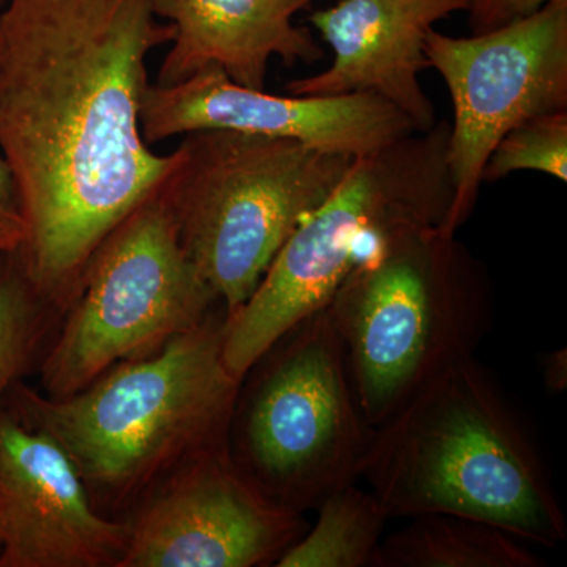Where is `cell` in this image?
<instances>
[{
    "mask_svg": "<svg viewBox=\"0 0 567 567\" xmlns=\"http://www.w3.org/2000/svg\"><path fill=\"white\" fill-rule=\"evenodd\" d=\"M35 298L21 271L0 275V409L32 353Z\"/></svg>",
    "mask_w": 567,
    "mask_h": 567,
    "instance_id": "obj_18",
    "label": "cell"
},
{
    "mask_svg": "<svg viewBox=\"0 0 567 567\" xmlns=\"http://www.w3.org/2000/svg\"><path fill=\"white\" fill-rule=\"evenodd\" d=\"M173 153L159 189L186 256L226 316L251 297L287 238L354 159L235 130L183 134Z\"/></svg>",
    "mask_w": 567,
    "mask_h": 567,
    "instance_id": "obj_6",
    "label": "cell"
},
{
    "mask_svg": "<svg viewBox=\"0 0 567 567\" xmlns=\"http://www.w3.org/2000/svg\"><path fill=\"white\" fill-rule=\"evenodd\" d=\"M14 252V246L10 244V241L3 240V238H0V256L2 254H10Z\"/></svg>",
    "mask_w": 567,
    "mask_h": 567,
    "instance_id": "obj_22",
    "label": "cell"
},
{
    "mask_svg": "<svg viewBox=\"0 0 567 567\" xmlns=\"http://www.w3.org/2000/svg\"><path fill=\"white\" fill-rule=\"evenodd\" d=\"M470 0H339L309 22L333 51L315 76L286 85L289 95L371 93L404 112L417 132L436 125L434 104L420 82L429 69L425 37L439 21L466 11Z\"/></svg>",
    "mask_w": 567,
    "mask_h": 567,
    "instance_id": "obj_13",
    "label": "cell"
},
{
    "mask_svg": "<svg viewBox=\"0 0 567 567\" xmlns=\"http://www.w3.org/2000/svg\"><path fill=\"white\" fill-rule=\"evenodd\" d=\"M327 308L372 429L475 357L495 317L486 268L456 235L421 223L395 229L382 256L347 276Z\"/></svg>",
    "mask_w": 567,
    "mask_h": 567,
    "instance_id": "obj_3",
    "label": "cell"
},
{
    "mask_svg": "<svg viewBox=\"0 0 567 567\" xmlns=\"http://www.w3.org/2000/svg\"><path fill=\"white\" fill-rule=\"evenodd\" d=\"M173 39L155 0L0 6V158L37 298L74 297L96 249L173 167L140 122L148 58Z\"/></svg>",
    "mask_w": 567,
    "mask_h": 567,
    "instance_id": "obj_1",
    "label": "cell"
},
{
    "mask_svg": "<svg viewBox=\"0 0 567 567\" xmlns=\"http://www.w3.org/2000/svg\"><path fill=\"white\" fill-rule=\"evenodd\" d=\"M540 371L547 390L551 393H563L567 388V350L558 349L544 354Z\"/></svg>",
    "mask_w": 567,
    "mask_h": 567,
    "instance_id": "obj_21",
    "label": "cell"
},
{
    "mask_svg": "<svg viewBox=\"0 0 567 567\" xmlns=\"http://www.w3.org/2000/svg\"><path fill=\"white\" fill-rule=\"evenodd\" d=\"M224 322L207 317L65 398L17 385L9 395L65 450L89 488L126 494L181 456L226 445L241 380L224 364Z\"/></svg>",
    "mask_w": 567,
    "mask_h": 567,
    "instance_id": "obj_4",
    "label": "cell"
},
{
    "mask_svg": "<svg viewBox=\"0 0 567 567\" xmlns=\"http://www.w3.org/2000/svg\"><path fill=\"white\" fill-rule=\"evenodd\" d=\"M548 2L550 0H470L466 13L472 35L496 31L532 17Z\"/></svg>",
    "mask_w": 567,
    "mask_h": 567,
    "instance_id": "obj_19",
    "label": "cell"
},
{
    "mask_svg": "<svg viewBox=\"0 0 567 567\" xmlns=\"http://www.w3.org/2000/svg\"><path fill=\"white\" fill-rule=\"evenodd\" d=\"M308 527L303 514L260 494L226 445L210 447L130 522L118 567L275 566Z\"/></svg>",
    "mask_w": 567,
    "mask_h": 567,
    "instance_id": "obj_10",
    "label": "cell"
},
{
    "mask_svg": "<svg viewBox=\"0 0 567 567\" xmlns=\"http://www.w3.org/2000/svg\"><path fill=\"white\" fill-rule=\"evenodd\" d=\"M2 3H3V0H0V6H2Z\"/></svg>",
    "mask_w": 567,
    "mask_h": 567,
    "instance_id": "obj_23",
    "label": "cell"
},
{
    "mask_svg": "<svg viewBox=\"0 0 567 567\" xmlns=\"http://www.w3.org/2000/svg\"><path fill=\"white\" fill-rule=\"evenodd\" d=\"M316 509V524L275 566L371 567L390 520L380 499L353 483L327 496Z\"/></svg>",
    "mask_w": 567,
    "mask_h": 567,
    "instance_id": "obj_16",
    "label": "cell"
},
{
    "mask_svg": "<svg viewBox=\"0 0 567 567\" xmlns=\"http://www.w3.org/2000/svg\"><path fill=\"white\" fill-rule=\"evenodd\" d=\"M73 298L43 365L50 398L76 393L115 364L156 352L218 303L186 256L159 186L107 235Z\"/></svg>",
    "mask_w": 567,
    "mask_h": 567,
    "instance_id": "obj_8",
    "label": "cell"
},
{
    "mask_svg": "<svg viewBox=\"0 0 567 567\" xmlns=\"http://www.w3.org/2000/svg\"><path fill=\"white\" fill-rule=\"evenodd\" d=\"M248 374L226 447L260 494L303 514L360 481L374 429L358 404L327 305L287 331Z\"/></svg>",
    "mask_w": 567,
    "mask_h": 567,
    "instance_id": "obj_7",
    "label": "cell"
},
{
    "mask_svg": "<svg viewBox=\"0 0 567 567\" xmlns=\"http://www.w3.org/2000/svg\"><path fill=\"white\" fill-rule=\"evenodd\" d=\"M140 122L148 145L200 130H235L300 141L350 158L374 155L417 133L404 112L371 93L271 95L235 84L216 66L177 84L148 85Z\"/></svg>",
    "mask_w": 567,
    "mask_h": 567,
    "instance_id": "obj_11",
    "label": "cell"
},
{
    "mask_svg": "<svg viewBox=\"0 0 567 567\" xmlns=\"http://www.w3.org/2000/svg\"><path fill=\"white\" fill-rule=\"evenodd\" d=\"M450 125L413 133L349 173L298 224L262 281L224 322V364L244 380L295 324L322 309L347 276L382 256L404 224L442 227L453 185L446 166Z\"/></svg>",
    "mask_w": 567,
    "mask_h": 567,
    "instance_id": "obj_5",
    "label": "cell"
},
{
    "mask_svg": "<svg viewBox=\"0 0 567 567\" xmlns=\"http://www.w3.org/2000/svg\"><path fill=\"white\" fill-rule=\"evenodd\" d=\"M360 480L390 518L457 514L537 546L567 539L535 429L475 357L447 368L374 429Z\"/></svg>",
    "mask_w": 567,
    "mask_h": 567,
    "instance_id": "obj_2",
    "label": "cell"
},
{
    "mask_svg": "<svg viewBox=\"0 0 567 567\" xmlns=\"http://www.w3.org/2000/svg\"><path fill=\"white\" fill-rule=\"evenodd\" d=\"M130 522L103 517L65 450L0 409V567L121 565Z\"/></svg>",
    "mask_w": 567,
    "mask_h": 567,
    "instance_id": "obj_12",
    "label": "cell"
},
{
    "mask_svg": "<svg viewBox=\"0 0 567 567\" xmlns=\"http://www.w3.org/2000/svg\"><path fill=\"white\" fill-rule=\"evenodd\" d=\"M424 54L453 100L446 144L453 200L440 230L456 235L499 140L536 115L567 111V0H550L532 17L480 35L432 29Z\"/></svg>",
    "mask_w": 567,
    "mask_h": 567,
    "instance_id": "obj_9",
    "label": "cell"
},
{
    "mask_svg": "<svg viewBox=\"0 0 567 567\" xmlns=\"http://www.w3.org/2000/svg\"><path fill=\"white\" fill-rule=\"evenodd\" d=\"M518 171L567 182V111L536 115L509 130L488 156L483 183L502 181Z\"/></svg>",
    "mask_w": 567,
    "mask_h": 567,
    "instance_id": "obj_17",
    "label": "cell"
},
{
    "mask_svg": "<svg viewBox=\"0 0 567 567\" xmlns=\"http://www.w3.org/2000/svg\"><path fill=\"white\" fill-rule=\"evenodd\" d=\"M383 536L371 567H543L546 559L505 529L457 514H421Z\"/></svg>",
    "mask_w": 567,
    "mask_h": 567,
    "instance_id": "obj_15",
    "label": "cell"
},
{
    "mask_svg": "<svg viewBox=\"0 0 567 567\" xmlns=\"http://www.w3.org/2000/svg\"><path fill=\"white\" fill-rule=\"evenodd\" d=\"M317 0H155V11L174 28L156 85H173L216 66L235 84L265 91L268 65L322 61L315 35L293 18Z\"/></svg>",
    "mask_w": 567,
    "mask_h": 567,
    "instance_id": "obj_14",
    "label": "cell"
},
{
    "mask_svg": "<svg viewBox=\"0 0 567 567\" xmlns=\"http://www.w3.org/2000/svg\"><path fill=\"white\" fill-rule=\"evenodd\" d=\"M22 235L17 199H14L13 183L6 163L0 158V237L9 240L18 249Z\"/></svg>",
    "mask_w": 567,
    "mask_h": 567,
    "instance_id": "obj_20",
    "label": "cell"
}]
</instances>
